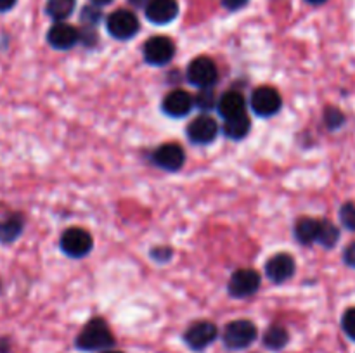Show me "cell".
<instances>
[{
    "mask_svg": "<svg viewBox=\"0 0 355 353\" xmlns=\"http://www.w3.org/2000/svg\"><path fill=\"white\" fill-rule=\"evenodd\" d=\"M99 19H101V10L97 9V7L89 6L82 10V21L87 24V26L94 28Z\"/></svg>",
    "mask_w": 355,
    "mask_h": 353,
    "instance_id": "obj_27",
    "label": "cell"
},
{
    "mask_svg": "<svg viewBox=\"0 0 355 353\" xmlns=\"http://www.w3.org/2000/svg\"><path fill=\"white\" fill-rule=\"evenodd\" d=\"M107 31L116 40H130L139 31V19L134 12L127 9H118L107 16Z\"/></svg>",
    "mask_w": 355,
    "mask_h": 353,
    "instance_id": "obj_5",
    "label": "cell"
},
{
    "mask_svg": "<svg viewBox=\"0 0 355 353\" xmlns=\"http://www.w3.org/2000/svg\"><path fill=\"white\" fill-rule=\"evenodd\" d=\"M75 0H47V16L52 17L55 21H64L66 17H69L75 10Z\"/></svg>",
    "mask_w": 355,
    "mask_h": 353,
    "instance_id": "obj_20",
    "label": "cell"
},
{
    "mask_svg": "<svg viewBox=\"0 0 355 353\" xmlns=\"http://www.w3.org/2000/svg\"><path fill=\"white\" fill-rule=\"evenodd\" d=\"M319 221L315 218H300L295 225V237H297L298 242L302 244L309 246L312 242L318 241V234H319Z\"/></svg>",
    "mask_w": 355,
    "mask_h": 353,
    "instance_id": "obj_17",
    "label": "cell"
},
{
    "mask_svg": "<svg viewBox=\"0 0 355 353\" xmlns=\"http://www.w3.org/2000/svg\"><path fill=\"white\" fill-rule=\"evenodd\" d=\"M151 256L156 262H168L170 256H172V249L170 248H156L151 251Z\"/></svg>",
    "mask_w": 355,
    "mask_h": 353,
    "instance_id": "obj_28",
    "label": "cell"
},
{
    "mask_svg": "<svg viewBox=\"0 0 355 353\" xmlns=\"http://www.w3.org/2000/svg\"><path fill=\"white\" fill-rule=\"evenodd\" d=\"M114 345V338L103 318H94L76 338V346L83 352H104Z\"/></svg>",
    "mask_w": 355,
    "mask_h": 353,
    "instance_id": "obj_1",
    "label": "cell"
},
{
    "mask_svg": "<svg viewBox=\"0 0 355 353\" xmlns=\"http://www.w3.org/2000/svg\"><path fill=\"white\" fill-rule=\"evenodd\" d=\"M153 161L156 166L166 170V172H177V170L182 168L184 161H186V154H184V149L179 144H163L153 152Z\"/></svg>",
    "mask_w": 355,
    "mask_h": 353,
    "instance_id": "obj_11",
    "label": "cell"
},
{
    "mask_svg": "<svg viewBox=\"0 0 355 353\" xmlns=\"http://www.w3.org/2000/svg\"><path fill=\"white\" fill-rule=\"evenodd\" d=\"M217 325L208 320H200L187 327V331L184 332V343L194 352H201V350L208 348L217 339Z\"/></svg>",
    "mask_w": 355,
    "mask_h": 353,
    "instance_id": "obj_7",
    "label": "cell"
},
{
    "mask_svg": "<svg viewBox=\"0 0 355 353\" xmlns=\"http://www.w3.org/2000/svg\"><path fill=\"white\" fill-rule=\"evenodd\" d=\"M179 16V2L177 0H149L146 6V17L153 24H168Z\"/></svg>",
    "mask_w": 355,
    "mask_h": 353,
    "instance_id": "obj_14",
    "label": "cell"
},
{
    "mask_svg": "<svg viewBox=\"0 0 355 353\" xmlns=\"http://www.w3.org/2000/svg\"><path fill=\"white\" fill-rule=\"evenodd\" d=\"M288 339H290V334L286 329L281 325H272L263 334V345L269 350H281L288 345Z\"/></svg>",
    "mask_w": 355,
    "mask_h": 353,
    "instance_id": "obj_21",
    "label": "cell"
},
{
    "mask_svg": "<svg viewBox=\"0 0 355 353\" xmlns=\"http://www.w3.org/2000/svg\"><path fill=\"white\" fill-rule=\"evenodd\" d=\"M175 55V44L168 37H153L144 44V61L151 66H165Z\"/></svg>",
    "mask_w": 355,
    "mask_h": 353,
    "instance_id": "obj_8",
    "label": "cell"
},
{
    "mask_svg": "<svg viewBox=\"0 0 355 353\" xmlns=\"http://www.w3.org/2000/svg\"><path fill=\"white\" fill-rule=\"evenodd\" d=\"M78 40L80 37L76 28L64 23V21H58V23L52 24L51 30L47 31L49 45H51L52 48H55V51H69L71 47H75Z\"/></svg>",
    "mask_w": 355,
    "mask_h": 353,
    "instance_id": "obj_12",
    "label": "cell"
},
{
    "mask_svg": "<svg viewBox=\"0 0 355 353\" xmlns=\"http://www.w3.org/2000/svg\"><path fill=\"white\" fill-rule=\"evenodd\" d=\"M217 109H218V114H220L224 120H231V118L245 114L246 100L241 93L225 92L224 96L217 100Z\"/></svg>",
    "mask_w": 355,
    "mask_h": 353,
    "instance_id": "obj_16",
    "label": "cell"
},
{
    "mask_svg": "<svg viewBox=\"0 0 355 353\" xmlns=\"http://www.w3.org/2000/svg\"><path fill=\"white\" fill-rule=\"evenodd\" d=\"M224 7H227L229 10H238L241 7H245L248 3V0H222Z\"/></svg>",
    "mask_w": 355,
    "mask_h": 353,
    "instance_id": "obj_29",
    "label": "cell"
},
{
    "mask_svg": "<svg viewBox=\"0 0 355 353\" xmlns=\"http://www.w3.org/2000/svg\"><path fill=\"white\" fill-rule=\"evenodd\" d=\"M218 135V125L208 114H201V116L194 118L189 125H187V137L193 144L207 145L214 142Z\"/></svg>",
    "mask_w": 355,
    "mask_h": 353,
    "instance_id": "obj_10",
    "label": "cell"
},
{
    "mask_svg": "<svg viewBox=\"0 0 355 353\" xmlns=\"http://www.w3.org/2000/svg\"><path fill=\"white\" fill-rule=\"evenodd\" d=\"M14 6H16V0H0V12L10 10Z\"/></svg>",
    "mask_w": 355,
    "mask_h": 353,
    "instance_id": "obj_30",
    "label": "cell"
},
{
    "mask_svg": "<svg viewBox=\"0 0 355 353\" xmlns=\"http://www.w3.org/2000/svg\"><path fill=\"white\" fill-rule=\"evenodd\" d=\"M217 66L207 55L193 59L187 66V82L198 89H211V85L217 82Z\"/></svg>",
    "mask_w": 355,
    "mask_h": 353,
    "instance_id": "obj_4",
    "label": "cell"
},
{
    "mask_svg": "<svg viewBox=\"0 0 355 353\" xmlns=\"http://www.w3.org/2000/svg\"><path fill=\"white\" fill-rule=\"evenodd\" d=\"M257 336L259 332H257L255 324L241 318V320H232L225 325L222 339L229 350H245L255 341Z\"/></svg>",
    "mask_w": 355,
    "mask_h": 353,
    "instance_id": "obj_2",
    "label": "cell"
},
{
    "mask_svg": "<svg viewBox=\"0 0 355 353\" xmlns=\"http://www.w3.org/2000/svg\"><path fill=\"white\" fill-rule=\"evenodd\" d=\"M194 107V97L186 90H172L168 96L163 99L162 109L170 118H184L191 113Z\"/></svg>",
    "mask_w": 355,
    "mask_h": 353,
    "instance_id": "obj_15",
    "label": "cell"
},
{
    "mask_svg": "<svg viewBox=\"0 0 355 353\" xmlns=\"http://www.w3.org/2000/svg\"><path fill=\"white\" fill-rule=\"evenodd\" d=\"M342 327H343V332H345L352 341H355V307L349 308V310L343 314Z\"/></svg>",
    "mask_w": 355,
    "mask_h": 353,
    "instance_id": "obj_26",
    "label": "cell"
},
{
    "mask_svg": "<svg viewBox=\"0 0 355 353\" xmlns=\"http://www.w3.org/2000/svg\"><path fill=\"white\" fill-rule=\"evenodd\" d=\"M250 128H252V121L245 114L241 116L231 118V120H225L224 123V135L227 138H232V141H241L248 135Z\"/></svg>",
    "mask_w": 355,
    "mask_h": 353,
    "instance_id": "obj_19",
    "label": "cell"
},
{
    "mask_svg": "<svg viewBox=\"0 0 355 353\" xmlns=\"http://www.w3.org/2000/svg\"><path fill=\"white\" fill-rule=\"evenodd\" d=\"M338 241H340L338 227L328 220L319 221V234H318V241L315 242L322 244L324 248H333Z\"/></svg>",
    "mask_w": 355,
    "mask_h": 353,
    "instance_id": "obj_22",
    "label": "cell"
},
{
    "mask_svg": "<svg viewBox=\"0 0 355 353\" xmlns=\"http://www.w3.org/2000/svg\"><path fill=\"white\" fill-rule=\"evenodd\" d=\"M90 2H92L94 6H106V3L113 2V0H90Z\"/></svg>",
    "mask_w": 355,
    "mask_h": 353,
    "instance_id": "obj_31",
    "label": "cell"
},
{
    "mask_svg": "<svg viewBox=\"0 0 355 353\" xmlns=\"http://www.w3.org/2000/svg\"><path fill=\"white\" fill-rule=\"evenodd\" d=\"M101 353H121V352H116V350H104V352H101Z\"/></svg>",
    "mask_w": 355,
    "mask_h": 353,
    "instance_id": "obj_33",
    "label": "cell"
},
{
    "mask_svg": "<svg viewBox=\"0 0 355 353\" xmlns=\"http://www.w3.org/2000/svg\"><path fill=\"white\" fill-rule=\"evenodd\" d=\"M266 273L272 282L283 284L295 273V260L288 253H277L266 263Z\"/></svg>",
    "mask_w": 355,
    "mask_h": 353,
    "instance_id": "obj_13",
    "label": "cell"
},
{
    "mask_svg": "<svg viewBox=\"0 0 355 353\" xmlns=\"http://www.w3.org/2000/svg\"><path fill=\"white\" fill-rule=\"evenodd\" d=\"M24 227V221L21 215H12L7 217L6 220L0 221V242L2 244H9L14 242L21 235Z\"/></svg>",
    "mask_w": 355,
    "mask_h": 353,
    "instance_id": "obj_18",
    "label": "cell"
},
{
    "mask_svg": "<svg viewBox=\"0 0 355 353\" xmlns=\"http://www.w3.org/2000/svg\"><path fill=\"white\" fill-rule=\"evenodd\" d=\"M250 104H252V109L257 116L269 118L279 113L283 99H281L279 92L272 87H259V89L253 90Z\"/></svg>",
    "mask_w": 355,
    "mask_h": 353,
    "instance_id": "obj_6",
    "label": "cell"
},
{
    "mask_svg": "<svg viewBox=\"0 0 355 353\" xmlns=\"http://www.w3.org/2000/svg\"><path fill=\"white\" fill-rule=\"evenodd\" d=\"M309 3H314V6H319V3H324L326 0H307Z\"/></svg>",
    "mask_w": 355,
    "mask_h": 353,
    "instance_id": "obj_32",
    "label": "cell"
},
{
    "mask_svg": "<svg viewBox=\"0 0 355 353\" xmlns=\"http://www.w3.org/2000/svg\"><path fill=\"white\" fill-rule=\"evenodd\" d=\"M340 220H342L343 227L355 232V204L354 203H345L342 208H340Z\"/></svg>",
    "mask_w": 355,
    "mask_h": 353,
    "instance_id": "obj_24",
    "label": "cell"
},
{
    "mask_svg": "<svg viewBox=\"0 0 355 353\" xmlns=\"http://www.w3.org/2000/svg\"><path fill=\"white\" fill-rule=\"evenodd\" d=\"M260 273L253 269L236 270L229 280V294L234 298H248L260 289Z\"/></svg>",
    "mask_w": 355,
    "mask_h": 353,
    "instance_id": "obj_9",
    "label": "cell"
},
{
    "mask_svg": "<svg viewBox=\"0 0 355 353\" xmlns=\"http://www.w3.org/2000/svg\"><path fill=\"white\" fill-rule=\"evenodd\" d=\"M94 248L92 235L80 227H71L62 232L61 249L69 258H83L89 255Z\"/></svg>",
    "mask_w": 355,
    "mask_h": 353,
    "instance_id": "obj_3",
    "label": "cell"
},
{
    "mask_svg": "<svg viewBox=\"0 0 355 353\" xmlns=\"http://www.w3.org/2000/svg\"><path fill=\"white\" fill-rule=\"evenodd\" d=\"M324 121L326 125H328V128L335 130V128L342 127L343 121H345V116H343L342 111L336 109V107H328V109L324 111Z\"/></svg>",
    "mask_w": 355,
    "mask_h": 353,
    "instance_id": "obj_25",
    "label": "cell"
},
{
    "mask_svg": "<svg viewBox=\"0 0 355 353\" xmlns=\"http://www.w3.org/2000/svg\"><path fill=\"white\" fill-rule=\"evenodd\" d=\"M194 106L201 111H210L217 107V100L211 89H201V92L194 97Z\"/></svg>",
    "mask_w": 355,
    "mask_h": 353,
    "instance_id": "obj_23",
    "label": "cell"
}]
</instances>
